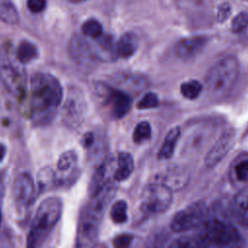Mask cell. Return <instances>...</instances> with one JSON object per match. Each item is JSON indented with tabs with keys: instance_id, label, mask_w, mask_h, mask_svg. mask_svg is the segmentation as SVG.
I'll use <instances>...</instances> for the list:
<instances>
[{
	"instance_id": "1",
	"label": "cell",
	"mask_w": 248,
	"mask_h": 248,
	"mask_svg": "<svg viewBox=\"0 0 248 248\" xmlns=\"http://www.w3.org/2000/svg\"><path fill=\"white\" fill-rule=\"evenodd\" d=\"M63 98L56 77L49 73H34L29 80L27 115L34 126H46L54 119Z\"/></svg>"
},
{
	"instance_id": "2",
	"label": "cell",
	"mask_w": 248,
	"mask_h": 248,
	"mask_svg": "<svg viewBox=\"0 0 248 248\" xmlns=\"http://www.w3.org/2000/svg\"><path fill=\"white\" fill-rule=\"evenodd\" d=\"M63 212V202L58 197H48L38 206L26 237V246L35 248L43 245L59 222Z\"/></svg>"
},
{
	"instance_id": "3",
	"label": "cell",
	"mask_w": 248,
	"mask_h": 248,
	"mask_svg": "<svg viewBox=\"0 0 248 248\" xmlns=\"http://www.w3.org/2000/svg\"><path fill=\"white\" fill-rule=\"evenodd\" d=\"M12 55V46L6 43L0 46V80L5 89L16 98L26 93L27 77L24 68Z\"/></svg>"
},
{
	"instance_id": "4",
	"label": "cell",
	"mask_w": 248,
	"mask_h": 248,
	"mask_svg": "<svg viewBox=\"0 0 248 248\" xmlns=\"http://www.w3.org/2000/svg\"><path fill=\"white\" fill-rule=\"evenodd\" d=\"M238 60L229 55L216 62L205 76L206 90L214 97H221L228 93L239 75Z\"/></svg>"
},
{
	"instance_id": "5",
	"label": "cell",
	"mask_w": 248,
	"mask_h": 248,
	"mask_svg": "<svg viewBox=\"0 0 248 248\" xmlns=\"http://www.w3.org/2000/svg\"><path fill=\"white\" fill-rule=\"evenodd\" d=\"M198 237L203 242L204 246H232L240 241L237 230L221 220H204L199 226Z\"/></svg>"
},
{
	"instance_id": "6",
	"label": "cell",
	"mask_w": 248,
	"mask_h": 248,
	"mask_svg": "<svg viewBox=\"0 0 248 248\" xmlns=\"http://www.w3.org/2000/svg\"><path fill=\"white\" fill-rule=\"evenodd\" d=\"M172 201V191L161 182L151 183L142 190L140 196L141 209L149 214L166 211Z\"/></svg>"
},
{
	"instance_id": "7",
	"label": "cell",
	"mask_w": 248,
	"mask_h": 248,
	"mask_svg": "<svg viewBox=\"0 0 248 248\" xmlns=\"http://www.w3.org/2000/svg\"><path fill=\"white\" fill-rule=\"evenodd\" d=\"M207 214L206 204L202 202H195L179 210L170 221V229L175 232H183L198 228Z\"/></svg>"
},
{
	"instance_id": "8",
	"label": "cell",
	"mask_w": 248,
	"mask_h": 248,
	"mask_svg": "<svg viewBox=\"0 0 248 248\" xmlns=\"http://www.w3.org/2000/svg\"><path fill=\"white\" fill-rule=\"evenodd\" d=\"M86 112V102L82 91L76 86L69 89L62 107V119L69 128L76 129L81 125Z\"/></svg>"
},
{
	"instance_id": "9",
	"label": "cell",
	"mask_w": 248,
	"mask_h": 248,
	"mask_svg": "<svg viewBox=\"0 0 248 248\" xmlns=\"http://www.w3.org/2000/svg\"><path fill=\"white\" fill-rule=\"evenodd\" d=\"M101 220L102 217L83 207L78 223L77 246L87 247L96 242L99 235Z\"/></svg>"
},
{
	"instance_id": "10",
	"label": "cell",
	"mask_w": 248,
	"mask_h": 248,
	"mask_svg": "<svg viewBox=\"0 0 248 248\" xmlns=\"http://www.w3.org/2000/svg\"><path fill=\"white\" fill-rule=\"evenodd\" d=\"M35 191L34 180L28 172H21L17 175L13 186V200L19 214H24L33 203Z\"/></svg>"
},
{
	"instance_id": "11",
	"label": "cell",
	"mask_w": 248,
	"mask_h": 248,
	"mask_svg": "<svg viewBox=\"0 0 248 248\" xmlns=\"http://www.w3.org/2000/svg\"><path fill=\"white\" fill-rule=\"evenodd\" d=\"M235 136L236 132L232 128H229L222 133L204 157V164L207 168L215 167L225 158L235 142Z\"/></svg>"
},
{
	"instance_id": "12",
	"label": "cell",
	"mask_w": 248,
	"mask_h": 248,
	"mask_svg": "<svg viewBox=\"0 0 248 248\" xmlns=\"http://www.w3.org/2000/svg\"><path fill=\"white\" fill-rule=\"evenodd\" d=\"M104 93L105 105L113 118H122L128 113L132 106V98L128 93L110 87H105Z\"/></svg>"
},
{
	"instance_id": "13",
	"label": "cell",
	"mask_w": 248,
	"mask_h": 248,
	"mask_svg": "<svg viewBox=\"0 0 248 248\" xmlns=\"http://www.w3.org/2000/svg\"><path fill=\"white\" fill-rule=\"evenodd\" d=\"M69 52L73 60L82 67H89L96 57L90 45L78 35L72 38L69 44Z\"/></svg>"
},
{
	"instance_id": "14",
	"label": "cell",
	"mask_w": 248,
	"mask_h": 248,
	"mask_svg": "<svg viewBox=\"0 0 248 248\" xmlns=\"http://www.w3.org/2000/svg\"><path fill=\"white\" fill-rule=\"evenodd\" d=\"M205 44L206 38L203 36L184 38L175 45L174 51L180 59L188 60L197 56L202 50Z\"/></svg>"
},
{
	"instance_id": "15",
	"label": "cell",
	"mask_w": 248,
	"mask_h": 248,
	"mask_svg": "<svg viewBox=\"0 0 248 248\" xmlns=\"http://www.w3.org/2000/svg\"><path fill=\"white\" fill-rule=\"evenodd\" d=\"M189 177L190 175L186 169L183 167L174 166L165 170L160 175L158 182L163 183L173 192L184 188L189 181Z\"/></svg>"
},
{
	"instance_id": "16",
	"label": "cell",
	"mask_w": 248,
	"mask_h": 248,
	"mask_svg": "<svg viewBox=\"0 0 248 248\" xmlns=\"http://www.w3.org/2000/svg\"><path fill=\"white\" fill-rule=\"evenodd\" d=\"M230 211L240 226L248 228V186L243 187L232 198Z\"/></svg>"
},
{
	"instance_id": "17",
	"label": "cell",
	"mask_w": 248,
	"mask_h": 248,
	"mask_svg": "<svg viewBox=\"0 0 248 248\" xmlns=\"http://www.w3.org/2000/svg\"><path fill=\"white\" fill-rule=\"evenodd\" d=\"M137 47V37L132 33H125L114 45V55L120 58H129L134 55Z\"/></svg>"
},
{
	"instance_id": "18",
	"label": "cell",
	"mask_w": 248,
	"mask_h": 248,
	"mask_svg": "<svg viewBox=\"0 0 248 248\" xmlns=\"http://www.w3.org/2000/svg\"><path fill=\"white\" fill-rule=\"evenodd\" d=\"M134 170V159L128 152H120L117 158V166L113 174L116 181H123L130 177Z\"/></svg>"
},
{
	"instance_id": "19",
	"label": "cell",
	"mask_w": 248,
	"mask_h": 248,
	"mask_svg": "<svg viewBox=\"0 0 248 248\" xmlns=\"http://www.w3.org/2000/svg\"><path fill=\"white\" fill-rule=\"evenodd\" d=\"M180 133L181 131L179 127H173L168 132L162 143V146L158 152L159 159L168 160L172 156L175 146L177 144L178 139L180 137Z\"/></svg>"
},
{
	"instance_id": "20",
	"label": "cell",
	"mask_w": 248,
	"mask_h": 248,
	"mask_svg": "<svg viewBox=\"0 0 248 248\" xmlns=\"http://www.w3.org/2000/svg\"><path fill=\"white\" fill-rule=\"evenodd\" d=\"M78 155L75 150H67L63 152L57 162V170L59 172L68 173V175L78 178Z\"/></svg>"
},
{
	"instance_id": "21",
	"label": "cell",
	"mask_w": 248,
	"mask_h": 248,
	"mask_svg": "<svg viewBox=\"0 0 248 248\" xmlns=\"http://www.w3.org/2000/svg\"><path fill=\"white\" fill-rule=\"evenodd\" d=\"M15 56L21 64H27L39 57V50L33 43L24 40L18 44Z\"/></svg>"
},
{
	"instance_id": "22",
	"label": "cell",
	"mask_w": 248,
	"mask_h": 248,
	"mask_svg": "<svg viewBox=\"0 0 248 248\" xmlns=\"http://www.w3.org/2000/svg\"><path fill=\"white\" fill-rule=\"evenodd\" d=\"M0 20L12 25L18 22L19 16L12 0H0Z\"/></svg>"
},
{
	"instance_id": "23",
	"label": "cell",
	"mask_w": 248,
	"mask_h": 248,
	"mask_svg": "<svg viewBox=\"0 0 248 248\" xmlns=\"http://www.w3.org/2000/svg\"><path fill=\"white\" fill-rule=\"evenodd\" d=\"M202 91V84L196 79L184 81L180 85L181 95L188 100L197 99L201 95Z\"/></svg>"
},
{
	"instance_id": "24",
	"label": "cell",
	"mask_w": 248,
	"mask_h": 248,
	"mask_svg": "<svg viewBox=\"0 0 248 248\" xmlns=\"http://www.w3.org/2000/svg\"><path fill=\"white\" fill-rule=\"evenodd\" d=\"M38 183L41 191L48 190L56 185V174L50 168H45L38 173Z\"/></svg>"
},
{
	"instance_id": "25",
	"label": "cell",
	"mask_w": 248,
	"mask_h": 248,
	"mask_svg": "<svg viewBox=\"0 0 248 248\" xmlns=\"http://www.w3.org/2000/svg\"><path fill=\"white\" fill-rule=\"evenodd\" d=\"M110 218L116 224H122L127 221V203L120 200L115 202L110 209Z\"/></svg>"
},
{
	"instance_id": "26",
	"label": "cell",
	"mask_w": 248,
	"mask_h": 248,
	"mask_svg": "<svg viewBox=\"0 0 248 248\" xmlns=\"http://www.w3.org/2000/svg\"><path fill=\"white\" fill-rule=\"evenodd\" d=\"M151 126L147 121H141L137 124L133 132V140L136 143H141L151 138Z\"/></svg>"
},
{
	"instance_id": "27",
	"label": "cell",
	"mask_w": 248,
	"mask_h": 248,
	"mask_svg": "<svg viewBox=\"0 0 248 248\" xmlns=\"http://www.w3.org/2000/svg\"><path fill=\"white\" fill-rule=\"evenodd\" d=\"M81 31L83 35L90 37L92 39H99L103 35L102 24L98 20L93 18L86 20L82 24Z\"/></svg>"
},
{
	"instance_id": "28",
	"label": "cell",
	"mask_w": 248,
	"mask_h": 248,
	"mask_svg": "<svg viewBox=\"0 0 248 248\" xmlns=\"http://www.w3.org/2000/svg\"><path fill=\"white\" fill-rule=\"evenodd\" d=\"M171 246L179 247V248H191V247H204V244L198 236H183L176 239L171 244Z\"/></svg>"
},
{
	"instance_id": "29",
	"label": "cell",
	"mask_w": 248,
	"mask_h": 248,
	"mask_svg": "<svg viewBox=\"0 0 248 248\" xmlns=\"http://www.w3.org/2000/svg\"><path fill=\"white\" fill-rule=\"evenodd\" d=\"M248 27V13L241 12L232 20V30L234 33H240Z\"/></svg>"
},
{
	"instance_id": "30",
	"label": "cell",
	"mask_w": 248,
	"mask_h": 248,
	"mask_svg": "<svg viewBox=\"0 0 248 248\" xmlns=\"http://www.w3.org/2000/svg\"><path fill=\"white\" fill-rule=\"evenodd\" d=\"M158 105H159L158 96L154 92H148L139 101L137 107L140 109H147V108H156L158 107Z\"/></svg>"
},
{
	"instance_id": "31",
	"label": "cell",
	"mask_w": 248,
	"mask_h": 248,
	"mask_svg": "<svg viewBox=\"0 0 248 248\" xmlns=\"http://www.w3.org/2000/svg\"><path fill=\"white\" fill-rule=\"evenodd\" d=\"M234 172L237 180L246 181L248 179V160L239 162L234 168Z\"/></svg>"
},
{
	"instance_id": "32",
	"label": "cell",
	"mask_w": 248,
	"mask_h": 248,
	"mask_svg": "<svg viewBox=\"0 0 248 248\" xmlns=\"http://www.w3.org/2000/svg\"><path fill=\"white\" fill-rule=\"evenodd\" d=\"M133 240V235L130 233H123L117 235L113 239V246L116 248H126L130 246Z\"/></svg>"
},
{
	"instance_id": "33",
	"label": "cell",
	"mask_w": 248,
	"mask_h": 248,
	"mask_svg": "<svg viewBox=\"0 0 248 248\" xmlns=\"http://www.w3.org/2000/svg\"><path fill=\"white\" fill-rule=\"evenodd\" d=\"M27 8L34 14L41 13L46 8V0H27Z\"/></svg>"
},
{
	"instance_id": "34",
	"label": "cell",
	"mask_w": 248,
	"mask_h": 248,
	"mask_svg": "<svg viewBox=\"0 0 248 248\" xmlns=\"http://www.w3.org/2000/svg\"><path fill=\"white\" fill-rule=\"evenodd\" d=\"M231 14V6L228 3L221 4L218 7V12H217V19L219 22H224Z\"/></svg>"
},
{
	"instance_id": "35",
	"label": "cell",
	"mask_w": 248,
	"mask_h": 248,
	"mask_svg": "<svg viewBox=\"0 0 248 248\" xmlns=\"http://www.w3.org/2000/svg\"><path fill=\"white\" fill-rule=\"evenodd\" d=\"M94 141V135L91 132L86 133L82 138V144L84 147H90L93 144Z\"/></svg>"
},
{
	"instance_id": "36",
	"label": "cell",
	"mask_w": 248,
	"mask_h": 248,
	"mask_svg": "<svg viewBox=\"0 0 248 248\" xmlns=\"http://www.w3.org/2000/svg\"><path fill=\"white\" fill-rule=\"evenodd\" d=\"M6 152H7V148L5 146V144L0 142V162L3 161V159L6 156Z\"/></svg>"
},
{
	"instance_id": "37",
	"label": "cell",
	"mask_w": 248,
	"mask_h": 248,
	"mask_svg": "<svg viewBox=\"0 0 248 248\" xmlns=\"http://www.w3.org/2000/svg\"><path fill=\"white\" fill-rule=\"evenodd\" d=\"M68 2H71V3H81V2H84L86 0H66Z\"/></svg>"
},
{
	"instance_id": "38",
	"label": "cell",
	"mask_w": 248,
	"mask_h": 248,
	"mask_svg": "<svg viewBox=\"0 0 248 248\" xmlns=\"http://www.w3.org/2000/svg\"><path fill=\"white\" fill-rule=\"evenodd\" d=\"M1 222H2V213H1V209H0V225H1Z\"/></svg>"
}]
</instances>
